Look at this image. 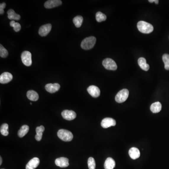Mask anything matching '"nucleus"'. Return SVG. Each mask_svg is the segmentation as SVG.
Segmentation results:
<instances>
[{
	"mask_svg": "<svg viewBox=\"0 0 169 169\" xmlns=\"http://www.w3.org/2000/svg\"><path fill=\"white\" fill-rule=\"evenodd\" d=\"M1 163H2V158H1V157H0V165H1Z\"/></svg>",
	"mask_w": 169,
	"mask_h": 169,
	"instance_id": "33",
	"label": "nucleus"
},
{
	"mask_svg": "<svg viewBox=\"0 0 169 169\" xmlns=\"http://www.w3.org/2000/svg\"><path fill=\"white\" fill-rule=\"evenodd\" d=\"M8 128H9V125H8V124H2L1 126V129H0V132H1V134L4 136H7L9 134Z\"/></svg>",
	"mask_w": 169,
	"mask_h": 169,
	"instance_id": "26",
	"label": "nucleus"
},
{
	"mask_svg": "<svg viewBox=\"0 0 169 169\" xmlns=\"http://www.w3.org/2000/svg\"><path fill=\"white\" fill-rule=\"evenodd\" d=\"M129 154L130 157L133 160L138 159L140 157V150L136 148H132L129 150Z\"/></svg>",
	"mask_w": 169,
	"mask_h": 169,
	"instance_id": "16",
	"label": "nucleus"
},
{
	"mask_svg": "<svg viewBox=\"0 0 169 169\" xmlns=\"http://www.w3.org/2000/svg\"><path fill=\"white\" fill-rule=\"evenodd\" d=\"M57 136L64 141H70L73 140V135L70 131L67 130L60 129L57 132Z\"/></svg>",
	"mask_w": 169,
	"mask_h": 169,
	"instance_id": "3",
	"label": "nucleus"
},
{
	"mask_svg": "<svg viewBox=\"0 0 169 169\" xmlns=\"http://www.w3.org/2000/svg\"><path fill=\"white\" fill-rule=\"evenodd\" d=\"M161 103L158 102L153 103L150 106V110L154 113L159 112L161 110Z\"/></svg>",
	"mask_w": 169,
	"mask_h": 169,
	"instance_id": "21",
	"label": "nucleus"
},
{
	"mask_svg": "<svg viewBox=\"0 0 169 169\" xmlns=\"http://www.w3.org/2000/svg\"><path fill=\"white\" fill-rule=\"evenodd\" d=\"M6 4L5 2L1 3L0 4V14L2 15L4 13V9L6 7Z\"/></svg>",
	"mask_w": 169,
	"mask_h": 169,
	"instance_id": "31",
	"label": "nucleus"
},
{
	"mask_svg": "<svg viewBox=\"0 0 169 169\" xmlns=\"http://www.w3.org/2000/svg\"><path fill=\"white\" fill-rule=\"evenodd\" d=\"M102 65L106 69L115 70L117 69V65L113 60L111 58H106L102 61Z\"/></svg>",
	"mask_w": 169,
	"mask_h": 169,
	"instance_id": "5",
	"label": "nucleus"
},
{
	"mask_svg": "<svg viewBox=\"0 0 169 169\" xmlns=\"http://www.w3.org/2000/svg\"><path fill=\"white\" fill-rule=\"evenodd\" d=\"M29 127L27 125H24L21 127L20 130L18 131V136L20 138H22L25 136L28 132Z\"/></svg>",
	"mask_w": 169,
	"mask_h": 169,
	"instance_id": "23",
	"label": "nucleus"
},
{
	"mask_svg": "<svg viewBox=\"0 0 169 169\" xmlns=\"http://www.w3.org/2000/svg\"><path fill=\"white\" fill-rule=\"evenodd\" d=\"M107 19V17L101 12H98L96 14V20L98 22L104 21Z\"/></svg>",
	"mask_w": 169,
	"mask_h": 169,
	"instance_id": "25",
	"label": "nucleus"
},
{
	"mask_svg": "<svg viewBox=\"0 0 169 169\" xmlns=\"http://www.w3.org/2000/svg\"><path fill=\"white\" fill-rule=\"evenodd\" d=\"M162 61L165 64V68L166 70H169V54H165L162 56Z\"/></svg>",
	"mask_w": 169,
	"mask_h": 169,
	"instance_id": "27",
	"label": "nucleus"
},
{
	"mask_svg": "<svg viewBox=\"0 0 169 169\" xmlns=\"http://www.w3.org/2000/svg\"><path fill=\"white\" fill-rule=\"evenodd\" d=\"M62 4V1L60 0H49L46 1L44 7L47 9H52L60 6Z\"/></svg>",
	"mask_w": 169,
	"mask_h": 169,
	"instance_id": "11",
	"label": "nucleus"
},
{
	"mask_svg": "<svg viewBox=\"0 0 169 169\" xmlns=\"http://www.w3.org/2000/svg\"><path fill=\"white\" fill-rule=\"evenodd\" d=\"M7 14H8V18L9 20H19L20 19V16L16 13L13 9H9L7 12Z\"/></svg>",
	"mask_w": 169,
	"mask_h": 169,
	"instance_id": "18",
	"label": "nucleus"
},
{
	"mask_svg": "<svg viewBox=\"0 0 169 169\" xmlns=\"http://www.w3.org/2000/svg\"><path fill=\"white\" fill-rule=\"evenodd\" d=\"M62 116L64 119L72 120L76 118V113L73 110H65L62 111Z\"/></svg>",
	"mask_w": 169,
	"mask_h": 169,
	"instance_id": "8",
	"label": "nucleus"
},
{
	"mask_svg": "<svg viewBox=\"0 0 169 169\" xmlns=\"http://www.w3.org/2000/svg\"><path fill=\"white\" fill-rule=\"evenodd\" d=\"M88 92L93 97L96 98L100 95V90L95 86H90L88 88Z\"/></svg>",
	"mask_w": 169,
	"mask_h": 169,
	"instance_id": "14",
	"label": "nucleus"
},
{
	"mask_svg": "<svg viewBox=\"0 0 169 169\" xmlns=\"http://www.w3.org/2000/svg\"><path fill=\"white\" fill-rule=\"evenodd\" d=\"M116 165L115 161L111 157H108L104 162L105 169H113Z\"/></svg>",
	"mask_w": 169,
	"mask_h": 169,
	"instance_id": "17",
	"label": "nucleus"
},
{
	"mask_svg": "<svg viewBox=\"0 0 169 169\" xmlns=\"http://www.w3.org/2000/svg\"><path fill=\"white\" fill-rule=\"evenodd\" d=\"M83 21V18L82 16H77L73 18V22L74 23V25H75L76 27L79 28V27L81 26Z\"/></svg>",
	"mask_w": 169,
	"mask_h": 169,
	"instance_id": "24",
	"label": "nucleus"
},
{
	"mask_svg": "<svg viewBox=\"0 0 169 169\" xmlns=\"http://www.w3.org/2000/svg\"><path fill=\"white\" fill-rule=\"evenodd\" d=\"M154 2H155V4H158V2H159V1L158 0H154Z\"/></svg>",
	"mask_w": 169,
	"mask_h": 169,
	"instance_id": "32",
	"label": "nucleus"
},
{
	"mask_svg": "<svg viewBox=\"0 0 169 169\" xmlns=\"http://www.w3.org/2000/svg\"><path fill=\"white\" fill-rule=\"evenodd\" d=\"M139 66L143 70L148 71L149 69V65L146 62L145 58L143 57H141L138 59V61Z\"/></svg>",
	"mask_w": 169,
	"mask_h": 169,
	"instance_id": "19",
	"label": "nucleus"
},
{
	"mask_svg": "<svg viewBox=\"0 0 169 169\" xmlns=\"http://www.w3.org/2000/svg\"><path fill=\"white\" fill-rule=\"evenodd\" d=\"M137 26L139 31L143 33H151L154 30V27L152 25L143 21L139 22Z\"/></svg>",
	"mask_w": 169,
	"mask_h": 169,
	"instance_id": "1",
	"label": "nucleus"
},
{
	"mask_svg": "<svg viewBox=\"0 0 169 169\" xmlns=\"http://www.w3.org/2000/svg\"></svg>",
	"mask_w": 169,
	"mask_h": 169,
	"instance_id": "35",
	"label": "nucleus"
},
{
	"mask_svg": "<svg viewBox=\"0 0 169 169\" xmlns=\"http://www.w3.org/2000/svg\"><path fill=\"white\" fill-rule=\"evenodd\" d=\"M55 163L57 166H59L61 168H65L68 167L69 165V159L67 158L64 157L56 159L55 160Z\"/></svg>",
	"mask_w": 169,
	"mask_h": 169,
	"instance_id": "10",
	"label": "nucleus"
},
{
	"mask_svg": "<svg viewBox=\"0 0 169 169\" xmlns=\"http://www.w3.org/2000/svg\"><path fill=\"white\" fill-rule=\"evenodd\" d=\"M96 41V38L94 36L88 37L82 41L81 43V47L85 50H89L94 47Z\"/></svg>",
	"mask_w": 169,
	"mask_h": 169,
	"instance_id": "2",
	"label": "nucleus"
},
{
	"mask_svg": "<svg viewBox=\"0 0 169 169\" xmlns=\"http://www.w3.org/2000/svg\"><path fill=\"white\" fill-rule=\"evenodd\" d=\"M52 25L51 24H46L40 27L39 30V34L41 36L44 37L47 36L51 31Z\"/></svg>",
	"mask_w": 169,
	"mask_h": 169,
	"instance_id": "7",
	"label": "nucleus"
},
{
	"mask_svg": "<svg viewBox=\"0 0 169 169\" xmlns=\"http://www.w3.org/2000/svg\"><path fill=\"white\" fill-rule=\"evenodd\" d=\"M8 56V52L2 45H0V56L2 58H6Z\"/></svg>",
	"mask_w": 169,
	"mask_h": 169,
	"instance_id": "30",
	"label": "nucleus"
},
{
	"mask_svg": "<svg viewBox=\"0 0 169 169\" xmlns=\"http://www.w3.org/2000/svg\"><path fill=\"white\" fill-rule=\"evenodd\" d=\"M45 128L43 125L38 126L36 128V135H35V139L36 141H40L41 140L42 137V133L44 131Z\"/></svg>",
	"mask_w": 169,
	"mask_h": 169,
	"instance_id": "22",
	"label": "nucleus"
},
{
	"mask_svg": "<svg viewBox=\"0 0 169 169\" xmlns=\"http://www.w3.org/2000/svg\"><path fill=\"white\" fill-rule=\"evenodd\" d=\"M27 97L32 101H37L39 99V94L33 90H29L27 93Z\"/></svg>",
	"mask_w": 169,
	"mask_h": 169,
	"instance_id": "20",
	"label": "nucleus"
},
{
	"mask_svg": "<svg viewBox=\"0 0 169 169\" xmlns=\"http://www.w3.org/2000/svg\"><path fill=\"white\" fill-rule=\"evenodd\" d=\"M116 125L115 120L110 118H105L101 122V126L104 128H107L110 126H115Z\"/></svg>",
	"mask_w": 169,
	"mask_h": 169,
	"instance_id": "9",
	"label": "nucleus"
},
{
	"mask_svg": "<svg viewBox=\"0 0 169 169\" xmlns=\"http://www.w3.org/2000/svg\"><path fill=\"white\" fill-rule=\"evenodd\" d=\"M40 159L38 157H34L31 159L26 165L25 169H34L36 168L40 164Z\"/></svg>",
	"mask_w": 169,
	"mask_h": 169,
	"instance_id": "15",
	"label": "nucleus"
},
{
	"mask_svg": "<svg viewBox=\"0 0 169 169\" xmlns=\"http://www.w3.org/2000/svg\"><path fill=\"white\" fill-rule=\"evenodd\" d=\"M46 91L50 93H54L59 90L60 86L58 83L48 84L45 86Z\"/></svg>",
	"mask_w": 169,
	"mask_h": 169,
	"instance_id": "13",
	"label": "nucleus"
},
{
	"mask_svg": "<svg viewBox=\"0 0 169 169\" xmlns=\"http://www.w3.org/2000/svg\"><path fill=\"white\" fill-rule=\"evenodd\" d=\"M13 76L10 73L5 72L0 76V83L1 84H7L12 80Z\"/></svg>",
	"mask_w": 169,
	"mask_h": 169,
	"instance_id": "12",
	"label": "nucleus"
},
{
	"mask_svg": "<svg viewBox=\"0 0 169 169\" xmlns=\"http://www.w3.org/2000/svg\"><path fill=\"white\" fill-rule=\"evenodd\" d=\"M129 94V92L126 89L121 90L118 92V93L117 94L115 97L116 101L118 103L125 102L128 97Z\"/></svg>",
	"mask_w": 169,
	"mask_h": 169,
	"instance_id": "4",
	"label": "nucleus"
},
{
	"mask_svg": "<svg viewBox=\"0 0 169 169\" xmlns=\"http://www.w3.org/2000/svg\"><path fill=\"white\" fill-rule=\"evenodd\" d=\"M149 2H151V3H152V2H154V0H149Z\"/></svg>",
	"mask_w": 169,
	"mask_h": 169,
	"instance_id": "34",
	"label": "nucleus"
},
{
	"mask_svg": "<svg viewBox=\"0 0 169 169\" xmlns=\"http://www.w3.org/2000/svg\"><path fill=\"white\" fill-rule=\"evenodd\" d=\"M21 60L25 66H31L32 64V54L31 53L28 51H24L22 53Z\"/></svg>",
	"mask_w": 169,
	"mask_h": 169,
	"instance_id": "6",
	"label": "nucleus"
},
{
	"mask_svg": "<svg viewBox=\"0 0 169 169\" xmlns=\"http://www.w3.org/2000/svg\"><path fill=\"white\" fill-rule=\"evenodd\" d=\"M88 166L89 169H95L96 167V163L95 160L94 158L89 157L88 159Z\"/></svg>",
	"mask_w": 169,
	"mask_h": 169,
	"instance_id": "29",
	"label": "nucleus"
},
{
	"mask_svg": "<svg viewBox=\"0 0 169 169\" xmlns=\"http://www.w3.org/2000/svg\"><path fill=\"white\" fill-rule=\"evenodd\" d=\"M10 25L12 27H13L14 31L16 32H19L21 29V26L20 23L15 22V21L13 20L10 22Z\"/></svg>",
	"mask_w": 169,
	"mask_h": 169,
	"instance_id": "28",
	"label": "nucleus"
}]
</instances>
